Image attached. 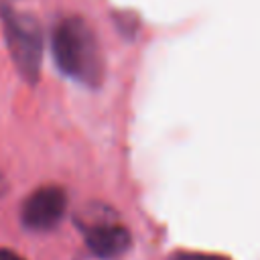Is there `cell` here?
<instances>
[{"label": "cell", "mask_w": 260, "mask_h": 260, "mask_svg": "<svg viewBox=\"0 0 260 260\" xmlns=\"http://www.w3.org/2000/svg\"><path fill=\"white\" fill-rule=\"evenodd\" d=\"M51 51L63 75L85 87H100L104 79V57L93 28L83 18H61L51 35Z\"/></svg>", "instance_id": "cell-1"}, {"label": "cell", "mask_w": 260, "mask_h": 260, "mask_svg": "<svg viewBox=\"0 0 260 260\" xmlns=\"http://www.w3.org/2000/svg\"><path fill=\"white\" fill-rule=\"evenodd\" d=\"M2 26L6 37V47L18 69V73L35 83L39 79L43 61V30L39 20L28 12H18L14 8L2 10Z\"/></svg>", "instance_id": "cell-2"}, {"label": "cell", "mask_w": 260, "mask_h": 260, "mask_svg": "<svg viewBox=\"0 0 260 260\" xmlns=\"http://www.w3.org/2000/svg\"><path fill=\"white\" fill-rule=\"evenodd\" d=\"M67 193L57 185H45L32 191L20 209L22 223L32 232H49L63 219Z\"/></svg>", "instance_id": "cell-3"}, {"label": "cell", "mask_w": 260, "mask_h": 260, "mask_svg": "<svg viewBox=\"0 0 260 260\" xmlns=\"http://www.w3.org/2000/svg\"><path fill=\"white\" fill-rule=\"evenodd\" d=\"M85 244L98 258L112 260V258L122 256L130 248L132 238H130V232L116 221V223H108V225L87 232Z\"/></svg>", "instance_id": "cell-4"}, {"label": "cell", "mask_w": 260, "mask_h": 260, "mask_svg": "<svg viewBox=\"0 0 260 260\" xmlns=\"http://www.w3.org/2000/svg\"><path fill=\"white\" fill-rule=\"evenodd\" d=\"M75 223L87 234V232L98 230L102 225L116 223V211L112 207H108L106 203H89V205H85L83 209L77 211Z\"/></svg>", "instance_id": "cell-5"}, {"label": "cell", "mask_w": 260, "mask_h": 260, "mask_svg": "<svg viewBox=\"0 0 260 260\" xmlns=\"http://www.w3.org/2000/svg\"><path fill=\"white\" fill-rule=\"evenodd\" d=\"M171 260H228L217 254H203V252H175Z\"/></svg>", "instance_id": "cell-6"}, {"label": "cell", "mask_w": 260, "mask_h": 260, "mask_svg": "<svg viewBox=\"0 0 260 260\" xmlns=\"http://www.w3.org/2000/svg\"><path fill=\"white\" fill-rule=\"evenodd\" d=\"M0 260H24V258H22V256H18L14 250L0 248Z\"/></svg>", "instance_id": "cell-7"}]
</instances>
